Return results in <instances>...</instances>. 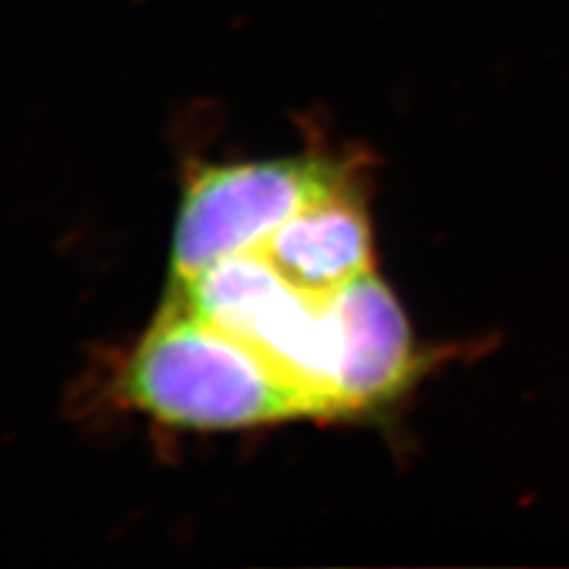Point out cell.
Masks as SVG:
<instances>
[{"label":"cell","mask_w":569,"mask_h":569,"mask_svg":"<svg viewBox=\"0 0 569 569\" xmlns=\"http://www.w3.org/2000/svg\"><path fill=\"white\" fill-rule=\"evenodd\" d=\"M119 395L136 411L188 430L332 420L313 391L169 301L123 363Z\"/></svg>","instance_id":"1"},{"label":"cell","mask_w":569,"mask_h":569,"mask_svg":"<svg viewBox=\"0 0 569 569\" xmlns=\"http://www.w3.org/2000/svg\"><path fill=\"white\" fill-rule=\"evenodd\" d=\"M335 292L301 290L261 254L249 252L213 263L186 282H171L167 301L236 337L313 391L332 420H349L342 397L345 318Z\"/></svg>","instance_id":"2"},{"label":"cell","mask_w":569,"mask_h":569,"mask_svg":"<svg viewBox=\"0 0 569 569\" xmlns=\"http://www.w3.org/2000/svg\"><path fill=\"white\" fill-rule=\"evenodd\" d=\"M359 167L323 154L204 167L178 204L171 240V282H186L223 259L257 252L295 213L347 192Z\"/></svg>","instance_id":"3"},{"label":"cell","mask_w":569,"mask_h":569,"mask_svg":"<svg viewBox=\"0 0 569 569\" xmlns=\"http://www.w3.org/2000/svg\"><path fill=\"white\" fill-rule=\"evenodd\" d=\"M257 254L313 295H330L376 269L363 186L301 209L266 238Z\"/></svg>","instance_id":"4"}]
</instances>
